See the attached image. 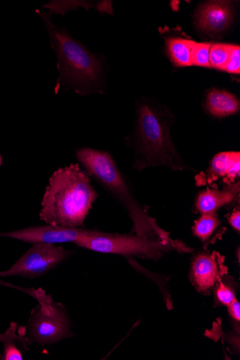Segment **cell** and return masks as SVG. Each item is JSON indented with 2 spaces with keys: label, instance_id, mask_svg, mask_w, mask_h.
<instances>
[{
  "label": "cell",
  "instance_id": "1",
  "mask_svg": "<svg viewBox=\"0 0 240 360\" xmlns=\"http://www.w3.org/2000/svg\"><path fill=\"white\" fill-rule=\"evenodd\" d=\"M175 117L165 107L142 101L136 108L132 134L126 141L134 152L133 169L166 167L174 172L196 171L184 160L170 136Z\"/></svg>",
  "mask_w": 240,
  "mask_h": 360
},
{
  "label": "cell",
  "instance_id": "2",
  "mask_svg": "<svg viewBox=\"0 0 240 360\" xmlns=\"http://www.w3.org/2000/svg\"><path fill=\"white\" fill-rule=\"evenodd\" d=\"M91 181L78 163L56 170L46 188L40 219L53 226H82L99 195Z\"/></svg>",
  "mask_w": 240,
  "mask_h": 360
},
{
  "label": "cell",
  "instance_id": "3",
  "mask_svg": "<svg viewBox=\"0 0 240 360\" xmlns=\"http://www.w3.org/2000/svg\"><path fill=\"white\" fill-rule=\"evenodd\" d=\"M75 155L91 180L95 181L126 210L132 222L134 234L153 240H173L137 200L132 186L110 153L83 148L77 150Z\"/></svg>",
  "mask_w": 240,
  "mask_h": 360
},
{
  "label": "cell",
  "instance_id": "4",
  "mask_svg": "<svg viewBox=\"0 0 240 360\" xmlns=\"http://www.w3.org/2000/svg\"><path fill=\"white\" fill-rule=\"evenodd\" d=\"M48 29L51 47L57 56L58 76L56 94L62 87L80 95L102 93L104 70L99 59L80 42L51 22V14L40 13Z\"/></svg>",
  "mask_w": 240,
  "mask_h": 360
},
{
  "label": "cell",
  "instance_id": "5",
  "mask_svg": "<svg viewBox=\"0 0 240 360\" xmlns=\"http://www.w3.org/2000/svg\"><path fill=\"white\" fill-rule=\"evenodd\" d=\"M75 245L94 252L157 260L170 252L189 253L193 249L179 240H161L135 234L119 235L94 231Z\"/></svg>",
  "mask_w": 240,
  "mask_h": 360
},
{
  "label": "cell",
  "instance_id": "6",
  "mask_svg": "<svg viewBox=\"0 0 240 360\" xmlns=\"http://www.w3.org/2000/svg\"><path fill=\"white\" fill-rule=\"evenodd\" d=\"M26 333L30 344L42 346L51 345L74 335L65 307L55 302L50 311L40 304L31 311Z\"/></svg>",
  "mask_w": 240,
  "mask_h": 360
},
{
  "label": "cell",
  "instance_id": "7",
  "mask_svg": "<svg viewBox=\"0 0 240 360\" xmlns=\"http://www.w3.org/2000/svg\"><path fill=\"white\" fill-rule=\"evenodd\" d=\"M73 253L74 251L54 244L34 243L10 269L0 272V277L38 278L57 267Z\"/></svg>",
  "mask_w": 240,
  "mask_h": 360
},
{
  "label": "cell",
  "instance_id": "8",
  "mask_svg": "<svg viewBox=\"0 0 240 360\" xmlns=\"http://www.w3.org/2000/svg\"><path fill=\"white\" fill-rule=\"evenodd\" d=\"M93 231L83 228H70L57 226L50 224L31 226L23 230L0 233V237L18 240L30 244L47 243L62 244L73 243L74 244Z\"/></svg>",
  "mask_w": 240,
  "mask_h": 360
},
{
  "label": "cell",
  "instance_id": "9",
  "mask_svg": "<svg viewBox=\"0 0 240 360\" xmlns=\"http://www.w3.org/2000/svg\"><path fill=\"white\" fill-rule=\"evenodd\" d=\"M240 153L222 152L210 161L207 169L195 176L197 186H212L222 180L225 184L239 181Z\"/></svg>",
  "mask_w": 240,
  "mask_h": 360
},
{
  "label": "cell",
  "instance_id": "10",
  "mask_svg": "<svg viewBox=\"0 0 240 360\" xmlns=\"http://www.w3.org/2000/svg\"><path fill=\"white\" fill-rule=\"evenodd\" d=\"M233 20L229 1H209L201 5L195 15L196 27L203 34L215 36L229 28Z\"/></svg>",
  "mask_w": 240,
  "mask_h": 360
},
{
  "label": "cell",
  "instance_id": "11",
  "mask_svg": "<svg viewBox=\"0 0 240 360\" xmlns=\"http://www.w3.org/2000/svg\"><path fill=\"white\" fill-rule=\"evenodd\" d=\"M240 181L225 184L222 188H206L199 191L195 199V208L201 214L217 212L227 205L239 203Z\"/></svg>",
  "mask_w": 240,
  "mask_h": 360
},
{
  "label": "cell",
  "instance_id": "12",
  "mask_svg": "<svg viewBox=\"0 0 240 360\" xmlns=\"http://www.w3.org/2000/svg\"><path fill=\"white\" fill-rule=\"evenodd\" d=\"M221 267L222 258L220 254L199 252L192 261L191 279L198 290H209L218 281Z\"/></svg>",
  "mask_w": 240,
  "mask_h": 360
},
{
  "label": "cell",
  "instance_id": "13",
  "mask_svg": "<svg viewBox=\"0 0 240 360\" xmlns=\"http://www.w3.org/2000/svg\"><path fill=\"white\" fill-rule=\"evenodd\" d=\"M0 343L4 346L3 360H21L29 350L30 341L27 336L26 326H19L12 322L9 328L0 335Z\"/></svg>",
  "mask_w": 240,
  "mask_h": 360
},
{
  "label": "cell",
  "instance_id": "14",
  "mask_svg": "<svg viewBox=\"0 0 240 360\" xmlns=\"http://www.w3.org/2000/svg\"><path fill=\"white\" fill-rule=\"evenodd\" d=\"M204 108L211 116L224 118L236 114L240 109V103L237 96L230 92L213 89L206 97Z\"/></svg>",
  "mask_w": 240,
  "mask_h": 360
},
{
  "label": "cell",
  "instance_id": "15",
  "mask_svg": "<svg viewBox=\"0 0 240 360\" xmlns=\"http://www.w3.org/2000/svg\"><path fill=\"white\" fill-rule=\"evenodd\" d=\"M194 43L182 38H169L166 40L168 55L177 67L192 65L191 51Z\"/></svg>",
  "mask_w": 240,
  "mask_h": 360
},
{
  "label": "cell",
  "instance_id": "16",
  "mask_svg": "<svg viewBox=\"0 0 240 360\" xmlns=\"http://www.w3.org/2000/svg\"><path fill=\"white\" fill-rule=\"evenodd\" d=\"M220 226L221 220L217 212L203 214L194 221L193 234L205 243L210 240Z\"/></svg>",
  "mask_w": 240,
  "mask_h": 360
},
{
  "label": "cell",
  "instance_id": "17",
  "mask_svg": "<svg viewBox=\"0 0 240 360\" xmlns=\"http://www.w3.org/2000/svg\"><path fill=\"white\" fill-rule=\"evenodd\" d=\"M232 44H213L210 51V68L224 71L228 62Z\"/></svg>",
  "mask_w": 240,
  "mask_h": 360
},
{
  "label": "cell",
  "instance_id": "18",
  "mask_svg": "<svg viewBox=\"0 0 240 360\" xmlns=\"http://www.w3.org/2000/svg\"><path fill=\"white\" fill-rule=\"evenodd\" d=\"M0 285L13 288L28 294L29 296L39 302V304L45 309H49L52 305L53 298L51 295H47L46 292L42 288L35 289L21 288L3 281L1 277H0Z\"/></svg>",
  "mask_w": 240,
  "mask_h": 360
},
{
  "label": "cell",
  "instance_id": "19",
  "mask_svg": "<svg viewBox=\"0 0 240 360\" xmlns=\"http://www.w3.org/2000/svg\"><path fill=\"white\" fill-rule=\"evenodd\" d=\"M212 44L195 42L191 51V64L202 68H210V51Z\"/></svg>",
  "mask_w": 240,
  "mask_h": 360
},
{
  "label": "cell",
  "instance_id": "20",
  "mask_svg": "<svg viewBox=\"0 0 240 360\" xmlns=\"http://www.w3.org/2000/svg\"><path fill=\"white\" fill-rule=\"evenodd\" d=\"M216 297L222 304L228 307L236 299L234 289L226 283H220L216 289Z\"/></svg>",
  "mask_w": 240,
  "mask_h": 360
},
{
  "label": "cell",
  "instance_id": "21",
  "mask_svg": "<svg viewBox=\"0 0 240 360\" xmlns=\"http://www.w3.org/2000/svg\"><path fill=\"white\" fill-rule=\"evenodd\" d=\"M225 72L234 75L240 73V47L232 45L228 62L225 68Z\"/></svg>",
  "mask_w": 240,
  "mask_h": 360
},
{
  "label": "cell",
  "instance_id": "22",
  "mask_svg": "<svg viewBox=\"0 0 240 360\" xmlns=\"http://www.w3.org/2000/svg\"><path fill=\"white\" fill-rule=\"evenodd\" d=\"M229 224L237 233L240 232V210H234L228 218Z\"/></svg>",
  "mask_w": 240,
  "mask_h": 360
},
{
  "label": "cell",
  "instance_id": "23",
  "mask_svg": "<svg viewBox=\"0 0 240 360\" xmlns=\"http://www.w3.org/2000/svg\"><path fill=\"white\" fill-rule=\"evenodd\" d=\"M229 313L231 317L236 321H239L240 320V304L239 302L235 300L228 307Z\"/></svg>",
  "mask_w": 240,
  "mask_h": 360
},
{
  "label": "cell",
  "instance_id": "24",
  "mask_svg": "<svg viewBox=\"0 0 240 360\" xmlns=\"http://www.w3.org/2000/svg\"><path fill=\"white\" fill-rule=\"evenodd\" d=\"M3 165V157L1 155H0V167H1Z\"/></svg>",
  "mask_w": 240,
  "mask_h": 360
}]
</instances>
